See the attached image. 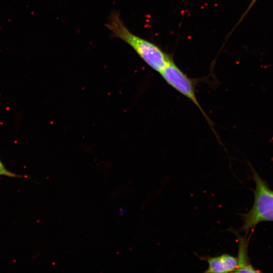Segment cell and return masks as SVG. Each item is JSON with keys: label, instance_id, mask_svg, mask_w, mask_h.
<instances>
[{"label": "cell", "instance_id": "obj_1", "mask_svg": "<svg viewBox=\"0 0 273 273\" xmlns=\"http://www.w3.org/2000/svg\"><path fill=\"white\" fill-rule=\"evenodd\" d=\"M106 26L113 37L128 44L148 65L159 73L172 59L158 46L132 33L116 11L111 13Z\"/></svg>", "mask_w": 273, "mask_h": 273}, {"label": "cell", "instance_id": "obj_2", "mask_svg": "<svg viewBox=\"0 0 273 273\" xmlns=\"http://www.w3.org/2000/svg\"><path fill=\"white\" fill-rule=\"evenodd\" d=\"M255 188L254 200L250 211L242 214L243 224L240 231L248 233L262 221H273V191L250 165Z\"/></svg>", "mask_w": 273, "mask_h": 273}, {"label": "cell", "instance_id": "obj_3", "mask_svg": "<svg viewBox=\"0 0 273 273\" xmlns=\"http://www.w3.org/2000/svg\"><path fill=\"white\" fill-rule=\"evenodd\" d=\"M160 74L168 85L191 100L196 105L214 132L216 136L217 137L213 127V123L203 110L196 97L195 80L191 78L184 73L172 59L161 71Z\"/></svg>", "mask_w": 273, "mask_h": 273}, {"label": "cell", "instance_id": "obj_4", "mask_svg": "<svg viewBox=\"0 0 273 273\" xmlns=\"http://www.w3.org/2000/svg\"><path fill=\"white\" fill-rule=\"evenodd\" d=\"M205 260L208 265L205 271L207 273L235 272L238 266L237 258L226 253L207 257Z\"/></svg>", "mask_w": 273, "mask_h": 273}, {"label": "cell", "instance_id": "obj_5", "mask_svg": "<svg viewBox=\"0 0 273 273\" xmlns=\"http://www.w3.org/2000/svg\"><path fill=\"white\" fill-rule=\"evenodd\" d=\"M238 242V253L237 259L238 266L236 272H258L250 262L248 255V246L249 238L247 236H242L234 231Z\"/></svg>", "mask_w": 273, "mask_h": 273}, {"label": "cell", "instance_id": "obj_6", "mask_svg": "<svg viewBox=\"0 0 273 273\" xmlns=\"http://www.w3.org/2000/svg\"><path fill=\"white\" fill-rule=\"evenodd\" d=\"M0 175H5L12 177H19L20 175H17L6 169L3 163L0 160Z\"/></svg>", "mask_w": 273, "mask_h": 273}, {"label": "cell", "instance_id": "obj_7", "mask_svg": "<svg viewBox=\"0 0 273 273\" xmlns=\"http://www.w3.org/2000/svg\"><path fill=\"white\" fill-rule=\"evenodd\" d=\"M257 0H252L250 3V5H249L248 8L247 9V10H246L245 13L244 14V15L243 16V17H244V16L246 15V14L249 11V10H250V9L252 7V6L254 4V3L256 2Z\"/></svg>", "mask_w": 273, "mask_h": 273}, {"label": "cell", "instance_id": "obj_8", "mask_svg": "<svg viewBox=\"0 0 273 273\" xmlns=\"http://www.w3.org/2000/svg\"><path fill=\"white\" fill-rule=\"evenodd\" d=\"M126 210H125V209H121L120 210L119 212V214L120 215H122L125 214V213H126Z\"/></svg>", "mask_w": 273, "mask_h": 273}]
</instances>
